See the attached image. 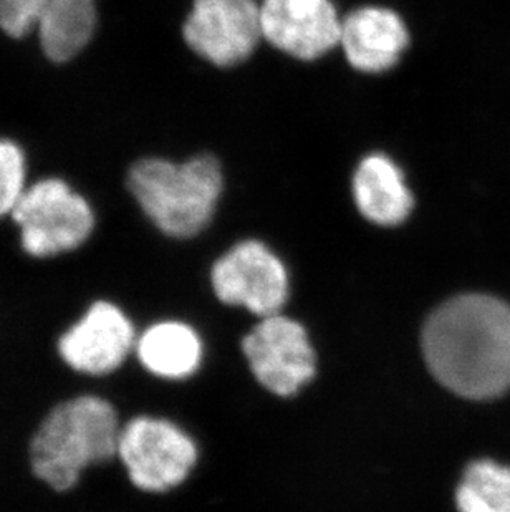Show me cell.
<instances>
[{"label":"cell","instance_id":"obj_4","mask_svg":"<svg viewBox=\"0 0 510 512\" xmlns=\"http://www.w3.org/2000/svg\"><path fill=\"white\" fill-rule=\"evenodd\" d=\"M10 218L19 229L22 251L34 259L77 251L97 228L92 203L58 176L29 184Z\"/></svg>","mask_w":510,"mask_h":512},{"label":"cell","instance_id":"obj_10","mask_svg":"<svg viewBox=\"0 0 510 512\" xmlns=\"http://www.w3.org/2000/svg\"><path fill=\"white\" fill-rule=\"evenodd\" d=\"M342 20L332 0H262V39L285 55L312 62L340 45Z\"/></svg>","mask_w":510,"mask_h":512},{"label":"cell","instance_id":"obj_2","mask_svg":"<svg viewBox=\"0 0 510 512\" xmlns=\"http://www.w3.org/2000/svg\"><path fill=\"white\" fill-rule=\"evenodd\" d=\"M121 426L115 406L98 395L53 406L30 443L35 478L58 493L75 488L88 468L116 458Z\"/></svg>","mask_w":510,"mask_h":512},{"label":"cell","instance_id":"obj_1","mask_svg":"<svg viewBox=\"0 0 510 512\" xmlns=\"http://www.w3.org/2000/svg\"><path fill=\"white\" fill-rule=\"evenodd\" d=\"M423 353L441 385L464 398L489 400L510 388V305L489 295H459L434 310Z\"/></svg>","mask_w":510,"mask_h":512},{"label":"cell","instance_id":"obj_15","mask_svg":"<svg viewBox=\"0 0 510 512\" xmlns=\"http://www.w3.org/2000/svg\"><path fill=\"white\" fill-rule=\"evenodd\" d=\"M456 504L459 512H510L509 466L472 463L459 484Z\"/></svg>","mask_w":510,"mask_h":512},{"label":"cell","instance_id":"obj_13","mask_svg":"<svg viewBox=\"0 0 510 512\" xmlns=\"http://www.w3.org/2000/svg\"><path fill=\"white\" fill-rule=\"evenodd\" d=\"M98 24V0H49L34 35L47 60L68 63L92 44Z\"/></svg>","mask_w":510,"mask_h":512},{"label":"cell","instance_id":"obj_9","mask_svg":"<svg viewBox=\"0 0 510 512\" xmlns=\"http://www.w3.org/2000/svg\"><path fill=\"white\" fill-rule=\"evenodd\" d=\"M242 348L257 380L280 397L295 395L315 375V353L304 327L282 315L264 317Z\"/></svg>","mask_w":510,"mask_h":512},{"label":"cell","instance_id":"obj_11","mask_svg":"<svg viewBox=\"0 0 510 512\" xmlns=\"http://www.w3.org/2000/svg\"><path fill=\"white\" fill-rule=\"evenodd\" d=\"M409 45L405 20L395 10L365 5L342 20L340 45L347 62L361 73L388 72Z\"/></svg>","mask_w":510,"mask_h":512},{"label":"cell","instance_id":"obj_8","mask_svg":"<svg viewBox=\"0 0 510 512\" xmlns=\"http://www.w3.org/2000/svg\"><path fill=\"white\" fill-rule=\"evenodd\" d=\"M211 279L224 304L242 305L260 317L277 314L289 292L284 264L257 241L232 247L212 267Z\"/></svg>","mask_w":510,"mask_h":512},{"label":"cell","instance_id":"obj_16","mask_svg":"<svg viewBox=\"0 0 510 512\" xmlns=\"http://www.w3.org/2000/svg\"><path fill=\"white\" fill-rule=\"evenodd\" d=\"M29 163L17 141L0 136V219L12 216L29 188Z\"/></svg>","mask_w":510,"mask_h":512},{"label":"cell","instance_id":"obj_3","mask_svg":"<svg viewBox=\"0 0 510 512\" xmlns=\"http://www.w3.org/2000/svg\"><path fill=\"white\" fill-rule=\"evenodd\" d=\"M222 186L221 165L212 155L181 163L150 156L126 174V188L146 218L176 239L196 236L211 223Z\"/></svg>","mask_w":510,"mask_h":512},{"label":"cell","instance_id":"obj_6","mask_svg":"<svg viewBox=\"0 0 510 512\" xmlns=\"http://www.w3.org/2000/svg\"><path fill=\"white\" fill-rule=\"evenodd\" d=\"M194 54L216 67L246 62L262 39L260 4L255 0H194L183 24Z\"/></svg>","mask_w":510,"mask_h":512},{"label":"cell","instance_id":"obj_7","mask_svg":"<svg viewBox=\"0 0 510 512\" xmlns=\"http://www.w3.org/2000/svg\"><path fill=\"white\" fill-rule=\"evenodd\" d=\"M135 327L125 310L110 300H95L58 339V355L73 372L108 377L136 347Z\"/></svg>","mask_w":510,"mask_h":512},{"label":"cell","instance_id":"obj_12","mask_svg":"<svg viewBox=\"0 0 510 512\" xmlns=\"http://www.w3.org/2000/svg\"><path fill=\"white\" fill-rule=\"evenodd\" d=\"M352 193L361 216L386 228L405 223L414 208L405 173L383 153H371L358 163Z\"/></svg>","mask_w":510,"mask_h":512},{"label":"cell","instance_id":"obj_14","mask_svg":"<svg viewBox=\"0 0 510 512\" xmlns=\"http://www.w3.org/2000/svg\"><path fill=\"white\" fill-rule=\"evenodd\" d=\"M135 352L154 377L183 380L201 365L203 345L189 325L168 320L148 327L136 340Z\"/></svg>","mask_w":510,"mask_h":512},{"label":"cell","instance_id":"obj_5","mask_svg":"<svg viewBox=\"0 0 510 512\" xmlns=\"http://www.w3.org/2000/svg\"><path fill=\"white\" fill-rule=\"evenodd\" d=\"M116 458L135 488L164 493L188 478L198 459L194 441L171 421L136 416L121 426Z\"/></svg>","mask_w":510,"mask_h":512},{"label":"cell","instance_id":"obj_17","mask_svg":"<svg viewBox=\"0 0 510 512\" xmlns=\"http://www.w3.org/2000/svg\"><path fill=\"white\" fill-rule=\"evenodd\" d=\"M49 0H0V32L20 40L35 34Z\"/></svg>","mask_w":510,"mask_h":512}]
</instances>
